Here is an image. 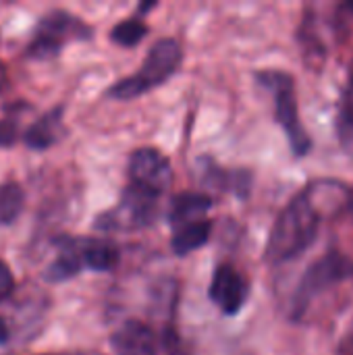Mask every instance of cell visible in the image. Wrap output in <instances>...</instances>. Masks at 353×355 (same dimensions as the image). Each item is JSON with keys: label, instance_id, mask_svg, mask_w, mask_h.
I'll use <instances>...</instances> for the list:
<instances>
[{"label": "cell", "instance_id": "1", "mask_svg": "<svg viewBox=\"0 0 353 355\" xmlns=\"http://www.w3.org/2000/svg\"><path fill=\"white\" fill-rule=\"evenodd\" d=\"M325 212L327 210L318 200L314 183L300 191L279 214L270 231L266 260L273 264H283L304 254L314 243Z\"/></svg>", "mask_w": 353, "mask_h": 355}, {"label": "cell", "instance_id": "2", "mask_svg": "<svg viewBox=\"0 0 353 355\" xmlns=\"http://www.w3.org/2000/svg\"><path fill=\"white\" fill-rule=\"evenodd\" d=\"M183 60V50L177 40L173 37H162L158 40L150 52L146 54L141 69L133 73L131 77H125L117 83L110 85L108 96L114 100H133L144 96L146 92L162 85L173 73L179 69Z\"/></svg>", "mask_w": 353, "mask_h": 355}, {"label": "cell", "instance_id": "3", "mask_svg": "<svg viewBox=\"0 0 353 355\" xmlns=\"http://www.w3.org/2000/svg\"><path fill=\"white\" fill-rule=\"evenodd\" d=\"M256 81L266 87L273 98H275V119L283 127L291 152L295 156H306L312 148V139L306 133L302 119H300V108H298V98H295V81L289 73L277 71V69H266L256 73Z\"/></svg>", "mask_w": 353, "mask_h": 355}, {"label": "cell", "instance_id": "4", "mask_svg": "<svg viewBox=\"0 0 353 355\" xmlns=\"http://www.w3.org/2000/svg\"><path fill=\"white\" fill-rule=\"evenodd\" d=\"M92 37V27L69 10L46 12L27 46V56L35 60H48L60 54V50L71 42H83Z\"/></svg>", "mask_w": 353, "mask_h": 355}, {"label": "cell", "instance_id": "5", "mask_svg": "<svg viewBox=\"0 0 353 355\" xmlns=\"http://www.w3.org/2000/svg\"><path fill=\"white\" fill-rule=\"evenodd\" d=\"M347 279H353V260L350 256L337 250L320 256L300 279V285L291 300V318H302L314 297Z\"/></svg>", "mask_w": 353, "mask_h": 355}, {"label": "cell", "instance_id": "6", "mask_svg": "<svg viewBox=\"0 0 353 355\" xmlns=\"http://www.w3.org/2000/svg\"><path fill=\"white\" fill-rule=\"evenodd\" d=\"M156 206H158V196L141 189L137 185H129L123 191L121 204L106 212L100 214L96 220V229L102 231H114V229H141L148 227L154 216H156Z\"/></svg>", "mask_w": 353, "mask_h": 355}, {"label": "cell", "instance_id": "7", "mask_svg": "<svg viewBox=\"0 0 353 355\" xmlns=\"http://www.w3.org/2000/svg\"><path fill=\"white\" fill-rule=\"evenodd\" d=\"M129 175L133 185L148 189L156 196L164 193L173 181V168L169 158L156 148H139L131 154Z\"/></svg>", "mask_w": 353, "mask_h": 355}, {"label": "cell", "instance_id": "8", "mask_svg": "<svg viewBox=\"0 0 353 355\" xmlns=\"http://www.w3.org/2000/svg\"><path fill=\"white\" fill-rule=\"evenodd\" d=\"M210 300L214 306L221 308L223 314L235 316L248 302L250 295V283L248 279L231 264L216 266L210 283Z\"/></svg>", "mask_w": 353, "mask_h": 355}, {"label": "cell", "instance_id": "9", "mask_svg": "<svg viewBox=\"0 0 353 355\" xmlns=\"http://www.w3.org/2000/svg\"><path fill=\"white\" fill-rule=\"evenodd\" d=\"M117 355H156V341L152 329L141 320L123 322L110 337Z\"/></svg>", "mask_w": 353, "mask_h": 355}, {"label": "cell", "instance_id": "10", "mask_svg": "<svg viewBox=\"0 0 353 355\" xmlns=\"http://www.w3.org/2000/svg\"><path fill=\"white\" fill-rule=\"evenodd\" d=\"M64 133L62 127V106H56L52 110H48L46 114H42L35 123H31L25 133H23V141L31 148V150H48L50 146H54Z\"/></svg>", "mask_w": 353, "mask_h": 355}, {"label": "cell", "instance_id": "11", "mask_svg": "<svg viewBox=\"0 0 353 355\" xmlns=\"http://www.w3.org/2000/svg\"><path fill=\"white\" fill-rule=\"evenodd\" d=\"M212 208V200L204 193H193V191H187V193H179L173 198L171 202V208H169V220L175 229L183 227V225H189V223H196V220H202V216Z\"/></svg>", "mask_w": 353, "mask_h": 355}, {"label": "cell", "instance_id": "12", "mask_svg": "<svg viewBox=\"0 0 353 355\" xmlns=\"http://www.w3.org/2000/svg\"><path fill=\"white\" fill-rule=\"evenodd\" d=\"M77 250L81 256V264L83 268L96 270V272H108L119 264V248L110 241H102V239H85V241H77Z\"/></svg>", "mask_w": 353, "mask_h": 355}, {"label": "cell", "instance_id": "13", "mask_svg": "<svg viewBox=\"0 0 353 355\" xmlns=\"http://www.w3.org/2000/svg\"><path fill=\"white\" fill-rule=\"evenodd\" d=\"M212 233V223L202 218L189 225H183L179 229H175V235L171 239V248L177 256H187L191 252H196L198 248L206 245Z\"/></svg>", "mask_w": 353, "mask_h": 355}, {"label": "cell", "instance_id": "14", "mask_svg": "<svg viewBox=\"0 0 353 355\" xmlns=\"http://www.w3.org/2000/svg\"><path fill=\"white\" fill-rule=\"evenodd\" d=\"M83 264H81V256L77 250V243L69 241V239H60V250L58 256L54 258V262L48 266L46 270V279L50 283H60L67 279H73L77 272H81Z\"/></svg>", "mask_w": 353, "mask_h": 355}, {"label": "cell", "instance_id": "15", "mask_svg": "<svg viewBox=\"0 0 353 355\" xmlns=\"http://www.w3.org/2000/svg\"><path fill=\"white\" fill-rule=\"evenodd\" d=\"M337 131H339L341 144L350 152H353V73L350 75L341 94L339 112H337Z\"/></svg>", "mask_w": 353, "mask_h": 355}, {"label": "cell", "instance_id": "16", "mask_svg": "<svg viewBox=\"0 0 353 355\" xmlns=\"http://www.w3.org/2000/svg\"><path fill=\"white\" fill-rule=\"evenodd\" d=\"M148 35V25L137 17H129L121 23H117L110 31V40L123 48H133L137 46L144 37Z\"/></svg>", "mask_w": 353, "mask_h": 355}, {"label": "cell", "instance_id": "17", "mask_svg": "<svg viewBox=\"0 0 353 355\" xmlns=\"http://www.w3.org/2000/svg\"><path fill=\"white\" fill-rule=\"evenodd\" d=\"M25 204V193L17 183L0 185V225H10L17 220Z\"/></svg>", "mask_w": 353, "mask_h": 355}, {"label": "cell", "instance_id": "18", "mask_svg": "<svg viewBox=\"0 0 353 355\" xmlns=\"http://www.w3.org/2000/svg\"><path fill=\"white\" fill-rule=\"evenodd\" d=\"M19 137V127L15 116H4L0 119V148H8L17 141Z\"/></svg>", "mask_w": 353, "mask_h": 355}, {"label": "cell", "instance_id": "19", "mask_svg": "<svg viewBox=\"0 0 353 355\" xmlns=\"http://www.w3.org/2000/svg\"><path fill=\"white\" fill-rule=\"evenodd\" d=\"M15 291V279H12V272L10 268L6 266V262L0 260V304L4 300H8Z\"/></svg>", "mask_w": 353, "mask_h": 355}, {"label": "cell", "instance_id": "20", "mask_svg": "<svg viewBox=\"0 0 353 355\" xmlns=\"http://www.w3.org/2000/svg\"><path fill=\"white\" fill-rule=\"evenodd\" d=\"M8 341H10V331L6 327V320L0 316V354L8 347Z\"/></svg>", "mask_w": 353, "mask_h": 355}, {"label": "cell", "instance_id": "21", "mask_svg": "<svg viewBox=\"0 0 353 355\" xmlns=\"http://www.w3.org/2000/svg\"><path fill=\"white\" fill-rule=\"evenodd\" d=\"M4 85H6V67L0 62V92L4 89Z\"/></svg>", "mask_w": 353, "mask_h": 355}, {"label": "cell", "instance_id": "22", "mask_svg": "<svg viewBox=\"0 0 353 355\" xmlns=\"http://www.w3.org/2000/svg\"><path fill=\"white\" fill-rule=\"evenodd\" d=\"M48 355H96V354H48Z\"/></svg>", "mask_w": 353, "mask_h": 355}, {"label": "cell", "instance_id": "23", "mask_svg": "<svg viewBox=\"0 0 353 355\" xmlns=\"http://www.w3.org/2000/svg\"><path fill=\"white\" fill-rule=\"evenodd\" d=\"M350 204H352V208H353V193H352V200H350Z\"/></svg>", "mask_w": 353, "mask_h": 355}]
</instances>
